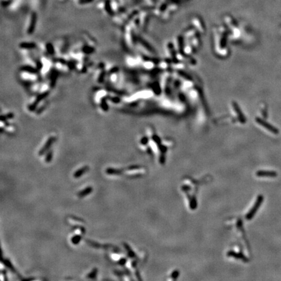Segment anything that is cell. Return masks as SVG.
<instances>
[{"instance_id": "obj_1", "label": "cell", "mask_w": 281, "mask_h": 281, "mask_svg": "<svg viewBox=\"0 0 281 281\" xmlns=\"http://www.w3.org/2000/svg\"><path fill=\"white\" fill-rule=\"evenodd\" d=\"M263 200H264L263 196L259 195L258 196V198L256 201V202H255V204H254V206L252 207V208L251 210H250V212L248 213L247 215H246V219H247V220L252 219V218L254 217V215H255V214L256 213L258 210L259 207L261 206L262 202H263Z\"/></svg>"}, {"instance_id": "obj_2", "label": "cell", "mask_w": 281, "mask_h": 281, "mask_svg": "<svg viewBox=\"0 0 281 281\" xmlns=\"http://www.w3.org/2000/svg\"><path fill=\"white\" fill-rule=\"evenodd\" d=\"M55 137L53 136H51L50 137L48 138V139L47 140V141L46 142V143L44 144V146L43 148H42L39 152V156H43V154H44L48 150L49 148H50V146H51V144H53V142H55Z\"/></svg>"}, {"instance_id": "obj_3", "label": "cell", "mask_w": 281, "mask_h": 281, "mask_svg": "<svg viewBox=\"0 0 281 281\" xmlns=\"http://www.w3.org/2000/svg\"><path fill=\"white\" fill-rule=\"evenodd\" d=\"M37 20V14L35 13H33L31 16V20H30L29 27H28V29L27 30L28 34H32L33 33L35 28V25H36Z\"/></svg>"}, {"instance_id": "obj_4", "label": "cell", "mask_w": 281, "mask_h": 281, "mask_svg": "<svg viewBox=\"0 0 281 281\" xmlns=\"http://www.w3.org/2000/svg\"><path fill=\"white\" fill-rule=\"evenodd\" d=\"M256 175L259 177H275L277 176V172L275 171H269V170H258L256 173Z\"/></svg>"}, {"instance_id": "obj_5", "label": "cell", "mask_w": 281, "mask_h": 281, "mask_svg": "<svg viewBox=\"0 0 281 281\" xmlns=\"http://www.w3.org/2000/svg\"><path fill=\"white\" fill-rule=\"evenodd\" d=\"M93 190V189L92 187H91V186L87 187L85 189H83V190H81V191L79 192V193H78V196L80 198L85 197V196L90 195V194L92 193Z\"/></svg>"}, {"instance_id": "obj_6", "label": "cell", "mask_w": 281, "mask_h": 281, "mask_svg": "<svg viewBox=\"0 0 281 281\" xmlns=\"http://www.w3.org/2000/svg\"><path fill=\"white\" fill-rule=\"evenodd\" d=\"M89 169V167L88 166H84V167H81L80 168H79L78 170H77L76 172H74V177L75 178H80L82 175H83Z\"/></svg>"}, {"instance_id": "obj_7", "label": "cell", "mask_w": 281, "mask_h": 281, "mask_svg": "<svg viewBox=\"0 0 281 281\" xmlns=\"http://www.w3.org/2000/svg\"><path fill=\"white\" fill-rule=\"evenodd\" d=\"M105 172L108 175H119L123 173V170L114 168H107Z\"/></svg>"}, {"instance_id": "obj_8", "label": "cell", "mask_w": 281, "mask_h": 281, "mask_svg": "<svg viewBox=\"0 0 281 281\" xmlns=\"http://www.w3.org/2000/svg\"><path fill=\"white\" fill-rule=\"evenodd\" d=\"M227 255H228V256L234 257V258H238V259H242V260H245V261H247V259L246 258H245L244 256H243V255H242V254H238V253H236V252H234V251H230V252H228V253H227Z\"/></svg>"}, {"instance_id": "obj_9", "label": "cell", "mask_w": 281, "mask_h": 281, "mask_svg": "<svg viewBox=\"0 0 281 281\" xmlns=\"http://www.w3.org/2000/svg\"><path fill=\"white\" fill-rule=\"evenodd\" d=\"M2 263H3L5 265L6 267H7V268L10 269V270L11 271H13V273H16V271H15V268H14V266H13V264H11V262L9 260L7 259H2Z\"/></svg>"}, {"instance_id": "obj_10", "label": "cell", "mask_w": 281, "mask_h": 281, "mask_svg": "<svg viewBox=\"0 0 281 281\" xmlns=\"http://www.w3.org/2000/svg\"><path fill=\"white\" fill-rule=\"evenodd\" d=\"M81 236L79 235V234H76L74 236H72L71 238V242L73 245H78L79 242H81Z\"/></svg>"}, {"instance_id": "obj_11", "label": "cell", "mask_w": 281, "mask_h": 281, "mask_svg": "<svg viewBox=\"0 0 281 281\" xmlns=\"http://www.w3.org/2000/svg\"><path fill=\"white\" fill-rule=\"evenodd\" d=\"M105 11L109 15H113V12L112 11L111 7V3H110L109 0H105Z\"/></svg>"}, {"instance_id": "obj_12", "label": "cell", "mask_w": 281, "mask_h": 281, "mask_svg": "<svg viewBox=\"0 0 281 281\" xmlns=\"http://www.w3.org/2000/svg\"><path fill=\"white\" fill-rule=\"evenodd\" d=\"M98 273V269L97 268H94L91 272L88 274L87 277L90 278V279H95L96 277H97Z\"/></svg>"}, {"instance_id": "obj_13", "label": "cell", "mask_w": 281, "mask_h": 281, "mask_svg": "<svg viewBox=\"0 0 281 281\" xmlns=\"http://www.w3.org/2000/svg\"><path fill=\"white\" fill-rule=\"evenodd\" d=\"M35 47V44L33 43H22L20 44V48H22L23 49H25V50H29V49H33Z\"/></svg>"}, {"instance_id": "obj_14", "label": "cell", "mask_w": 281, "mask_h": 281, "mask_svg": "<svg viewBox=\"0 0 281 281\" xmlns=\"http://www.w3.org/2000/svg\"><path fill=\"white\" fill-rule=\"evenodd\" d=\"M124 245H125V247L128 250V256H130V258H134V257H135V254L134 253V252L133 251V250H132V249H131V248L130 247H129V246L127 244H126V243H125V244H124Z\"/></svg>"}, {"instance_id": "obj_15", "label": "cell", "mask_w": 281, "mask_h": 281, "mask_svg": "<svg viewBox=\"0 0 281 281\" xmlns=\"http://www.w3.org/2000/svg\"><path fill=\"white\" fill-rule=\"evenodd\" d=\"M52 158H53V152L50 150L48 152H47L46 155L45 156V162L46 163L51 162V160H52Z\"/></svg>"}, {"instance_id": "obj_16", "label": "cell", "mask_w": 281, "mask_h": 281, "mask_svg": "<svg viewBox=\"0 0 281 281\" xmlns=\"http://www.w3.org/2000/svg\"><path fill=\"white\" fill-rule=\"evenodd\" d=\"M94 0H79V4L80 5H84V4H87L90 3L91 2H93Z\"/></svg>"}, {"instance_id": "obj_17", "label": "cell", "mask_w": 281, "mask_h": 281, "mask_svg": "<svg viewBox=\"0 0 281 281\" xmlns=\"http://www.w3.org/2000/svg\"><path fill=\"white\" fill-rule=\"evenodd\" d=\"M179 275V271H175L171 274V277L173 279H176V278L178 277Z\"/></svg>"}, {"instance_id": "obj_18", "label": "cell", "mask_w": 281, "mask_h": 281, "mask_svg": "<svg viewBox=\"0 0 281 281\" xmlns=\"http://www.w3.org/2000/svg\"><path fill=\"white\" fill-rule=\"evenodd\" d=\"M126 261H127V260H126V258H121V259L119 260V264H120L121 266L125 265L126 263Z\"/></svg>"}]
</instances>
